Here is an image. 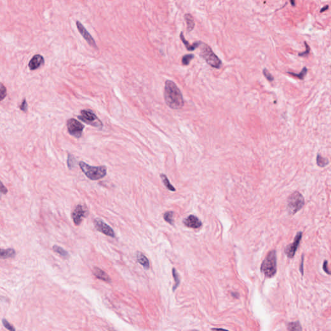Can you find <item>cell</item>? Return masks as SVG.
I'll use <instances>...</instances> for the list:
<instances>
[{
    "mask_svg": "<svg viewBox=\"0 0 331 331\" xmlns=\"http://www.w3.org/2000/svg\"><path fill=\"white\" fill-rule=\"evenodd\" d=\"M164 100L168 107L173 110L181 109L184 105L182 93L171 80H167L164 87Z\"/></svg>",
    "mask_w": 331,
    "mask_h": 331,
    "instance_id": "1",
    "label": "cell"
},
{
    "mask_svg": "<svg viewBox=\"0 0 331 331\" xmlns=\"http://www.w3.org/2000/svg\"><path fill=\"white\" fill-rule=\"evenodd\" d=\"M79 166L86 177L92 181L99 180L107 174V168L105 166H92L84 162L79 163Z\"/></svg>",
    "mask_w": 331,
    "mask_h": 331,
    "instance_id": "2",
    "label": "cell"
},
{
    "mask_svg": "<svg viewBox=\"0 0 331 331\" xmlns=\"http://www.w3.org/2000/svg\"><path fill=\"white\" fill-rule=\"evenodd\" d=\"M261 271L266 278H272L275 275L277 272V257L275 250H272L268 254L261 264Z\"/></svg>",
    "mask_w": 331,
    "mask_h": 331,
    "instance_id": "3",
    "label": "cell"
},
{
    "mask_svg": "<svg viewBox=\"0 0 331 331\" xmlns=\"http://www.w3.org/2000/svg\"><path fill=\"white\" fill-rule=\"evenodd\" d=\"M201 46V56L211 67L216 69H220L222 64L220 58L213 52L212 49L207 44L202 42Z\"/></svg>",
    "mask_w": 331,
    "mask_h": 331,
    "instance_id": "4",
    "label": "cell"
},
{
    "mask_svg": "<svg viewBox=\"0 0 331 331\" xmlns=\"http://www.w3.org/2000/svg\"><path fill=\"white\" fill-rule=\"evenodd\" d=\"M287 202V210L290 215L297 213L305 204L303 196L298 192L292 193L289 196Z\"/></svg>",
    "mask_w": 331,
    "mask_h": 331,
    "instance_id": "5",
    "label": "cell"
},
{
    "mask_svg": "<svg viewBox=\"0 0 331 331\" xmlns=\"http://www.w3.org/2000/svg\"><path fill=\"white\" fill-rule=\"evenodd\" d=\"M78 119L87 124L101 129L103 126L102 122L97 117V116L91 110H82L80 115L78 116Z\"/></svg>",
    "mask_w": 331,
    "mask_h": 331,
    "instance_id": "6",
    "label": "cell"
},
{
    "mask_svg": "<svg viewBox=\"0 0 331 331\" xmlns=\"http://www.w3.org/2000/svg\"><path fill=\"white\" fill-rule=\"evenodd\" d=\"M67 127L69 133L76 138H80L82 135L84 126L75 119H70L67 122Z\"/></svg>",
    "mask_w": 331,
    "mask_h": 331,
    "instance_id": "7",
    "label": "cell"
},
{
    "mask_svg": "<svg viewBox=\"0 0 331 331\" xmlns=\"http://www.w3.org/2000/svg\"><path fill=\"white\" fill-rule=\"evenodd\" d=\"M88 211L84 206L78 204L75 207L72 213V218L75 225L76 226L81 224L82 220L87 216Z\"/></svg>",
    "mask_w": 331,
    "mask_h": 331,
    "instance_id": "8",
    "label": "cell"
},
{
    "mask_svg": "<svg viewBox=\"0 0 331 331\" xmlns=\"http://www.w3.org/2000/svg\"><path fill=\"white\" fill-rule=\"evenodd\" d=\"M302 238V232L299 231L294 238L293 243L287 245L285 248V253L289 258H293L296 254Z\"/></svg>",
    "mask_w": 331,
    "mask_h": 331,
    "instance_id": "9",
    "label": "cell"
},
{
    "mask_svg": "<svg viewBox=\"0 0 331 331\" xmlns=\"http://www.w3.org/2000/svg\"><path fill=\"white\" fill-rule=\"evenodd\" d=\"M76 25L80 34L82 36V37L87 41V43L95 49H98L97 45L94 38L92 37V36L89 34L87 30L84 27V26L82 25V23H80L79 21H76Z\"/></svg>",
    "mask_w": 331,
    "mask_h": 331,
    "instance_id": "10",
    "label": "cell"
},
{
    "mask_svg": "<svg viewBox=\"0 0 331 331\" xmlns=\"http://www.w3.org/2000/svg\"><path fill=\"white\" fill-rule=\"evenodd\" d=\"M94 225H95V228L98 231L102 232V233H103L104 234L107 236L111 237H115V234H114L113 230L101 219H96L94 221Z\"/></svg>",
    "mask_w": 331,
    "mask_h": 331,
    "instance_id": "11",
    "label": "cell"
},
{
    "mask_svg": "<svg viewBox=\"0 0 331 331\" xmlns=\"http://www.w3.org/2000/svg\"><path fill=\"white\" fill-rule=\"evenodd\" d=\"M183 223L185 226L192 228H199L202 226V222L195 216L190 215L188 217L183 220Z\"/></svg>",
    "mask_w": 331,
    "mask_h": 331,
    "instance_id": "12",
    "label": "cell"
},
{
    "mask_svg": "<svg viewBox=\"0 0 331 331\" xmlns=\"http://www.w3.org/2000/svg\"><path fill=\"white\" fill-rule=\"evenodd\" d=\"M44 62V58L41 55H36L30 60L29 63V67L31 71L36 70L41 67L42 65H43Z\"/></svg>",
    "mask_w": 331,
    "mask_h": 331,
    "instance_id": "13",
    "label": "cell"
},
{
    "mask_svg": "<svg viewBox=\"0 0 331 331\" xmlns=\"http://www.w3.org/2000/svg\"><path fill=\"white\" fill-rule=\"evenodd\" d=\"M93 273L94 275L98 279L103 280L107 283H111V280L110 277L107 275L104 271H103L100 268L98 267H94L93 270Z\"/></svg>",
    "mask_w": 331,
    "mask_h": 331,
    "instance_id": "14",
    "label": "cell"
},
{
    "mask_svg": "<svg viewBox=\"0 0 331 331\" xmlns=\"http://www.w3.org/2000/svg\"><path fill=\"white\" fill-rule=\"evenodd\" d=\"M180 38L182 40L183 43L184 44V46H185L186 49L187 51H193L195 50L197 48H198L201 46V44L202 43L201 41H196V42L193 43L192 45H190L189 43V42L185 39L183 32H181L180 34Z\"/></svg>",
    "mask_w": 331,
    "mask_h": 331,
    "instance_id": "15",
    "label": "cell"
},
{
    "mask_svg": "<svg viewBox=\"0 0 331 331\" xmlns=\"http://www.w3.org/2000/svg\"><path fill=\"white\" fill-rule=\"evenodd\" d=\"M137 261L144 267L146 270L149 269V262L148 259L146 257V256H144L142 253L139 252L137 254Z\"/></svg>",
    "mask_w": 331,
    "mask_h": 331,
    "instance_id": "16",
    "label": "cell"
},
{
    "mask_svg": "<svg viewBox=\"0 0 331 331\" xmlns=\"http://www.w3.org/2000/svg\"><path fill=\"white\" fill-rule=\"evenodd\" d=\"M15 256L16 251L13 248H8L7 250L0 248V258L1 259L13 258Z\"/></svg>",
    "mask_w": 331,
    "mask_h": 331,
    "instance_id": "17",
    "label": "cell"
},
{
    "mask_svg": "<svg viewBox=\"0 0 331 331\" xmlns=\"http://www.w3.org/2000/svg\"><path fill=\"white\" fill-rule=\"evenodd\" d=\"M184 20L187 24V31L191 32L195 27V22L193 16L190 14H186L184 15Z\"/></svg>",
    "mask_w": 331,
    "mask_h": 331,
    "instance_id": "18",
    "label": "cell"
},
{
    "mask_svg": "<svg viewBox=\"0 0 331 331\" xmlns=\"http://www.w3.org/2000/svg\"><path fill=\"white\" fill-rule=\"evenodd\" d=\"M316 162H317L318 166L321 167V168L326 167L329 164V161L328 160V158L323 157L319 154H318V155H317Z\"/></svg>",
    "mask_w": 331,
    "mask_h": 331,
    "instance_id": "19",
    "label": "cell"
},
{
    "mask_svg": "<svg viewBox=\"0 0 331 331\" xmlns=\"http://www.w3.org/2000/svg\"><path fill=\"white\" fill-rule=\"evenodd\" d=\"M172 274H173V277L175 280V285H173V289H172L173 292H174L177 289L178 286H179L181 280H180V276L179 275H178L177 271L176 270L175 268H173V269H172Z\"/></svg>",
    "mask_w": 331,
    "mask_h": 331,
    "instance_id": "20",
    "label": "cell"
},
{
    "mask_svg": "<svg viewBox=\"0 0 331 331\" xmlns=\"http://www.w3.org/2000/svg\"><path fill=\"white\" fill-rule=\"evenodd\" d=\"M52 250L55 251L56 253L58 254L59 255H60L61 256L64 257L65 258H67L69 256V253L67 252V251H66V250H64V248H62L61 247L59 246H57V245H54L53 247H52Z\"/></svg>",
    "mask_w": 331,
    "mask_h": 331,
    "instance_id": "21",
    "label": "cell"
},
{
    "mask_svg": "<svg viewBox=\"0 0 331 331\" xmlns=\"http://www.w3.org/2000/svg\"><path fill=\"white\" fill-rule=\"evenodd\" d=\"M160 177H161V178H162V181H163L164 186L166 187L167 189H168L169 190H170L172 192H175L176 190L175 187L171 184L170 182H169V181L168 180V177H166V175L161 174L160 175Z\"/></svg>",
    "mask_w": 331,
    "mask_h": 331,
    "instance_id": "22",
    "label": "cell"
},
{
    "mask_svg": "<svg viewBox=\"0 0 331 331\" xmlns=\"http://www.w3.org/2000/svg\"><path fill=\"white\" fill-rule=\"evenodd\" d=\"M288 74L293 76H295L298 78V79H300L301 80H304V78H305L307 73V68L306 67H304L302 69V71H301V72L298 74L297 73H292V72H287Z\"/></svg>",
    "mask_w": 331,
    "mask_h": 331,
    "instance_id": "23",
    "label": "cell"
},
{
    "mask_svg": "<svg viewBox=\"0 0 331 331\" xmlns=\"http://www.w3.org/2000/svg\"><path fill=\"white\" fill-rule=\"evenodd\" d=\"M173 215H174V212H172V211L166 212L164 214V219L167 222L169 223V224L173 225V222H174Z\"/></svg>",
    "mask_w": 331,
    "mask_h": 331,
    "instance_id": "24",
    "label": "cell"
},
{
    "mask_svg": "<svg viewBox=\"0 0 331 331\" xmlns=\"http://www.w3.org/2000/svg\"><path fill=\"white\" fill-rule=\"evenodd\" d=\"M287 329L289 330H301L302 328L299 322L298 321L296 322H290V323H289L287 325Z\"/></svg>",
    "mask_w": 331,
    "mask_h": 331,
    "instance_id": "25",
    "label": "cell"
},
{
    "mask_svg": "<svg viewBox=\"0 0 331 331\" xmlns=\"http://www.w3.org/2000/svg\"><path fill=\"white\" fill-rule=\"evenodd\" d=\"M195 56L194 55H193V54H187V55H186L184 56H183V58H182V63L184 66H187L189 65V64L190 63V61H192V60H193Z\"/></svg>",
    "mask_w": 331,
    "mask_h": 331,
    "instance_id": "26",
    "label": "cell"
},
{
    "mask_svg": "<svg viewBox=\"0 0 331 331\" xmlns=\"http://www.w3.org/2000/svg\"><path fill=\"white\" fill-rule=\"evenodd\" d=\"M75 164H76L75 158L73 157V155L69 153L68 157H67V166L69 169H73L75 166Z\"/></svg>",
    "mask_w": 331,
    "mask_h": 331,
    "instance_id": "27",
    "label": "cell"
},
{
    "mask_svg": "<svg viewBox=\"0 0 331 331\" xmlns=\"http://www.w3.org/2000/svg\"><path fill=\"white\" fill-rule=\"evenodd\" d=\"M7 88L2 83H0V102L4 99L7 96Z\"/></svg>",
    "mask_w": 331,
    "mask_h": 331,
    "instance_id": "28",
    "label": "cell"
},
{
    "mask_svg": "<svg viewBox=\"0 0 331 331\" xmlns=\"http://www.w3.org/2000/svg\"><path fill=\"white\" fill-rule=\"evenodd\" d=\"M2 323H3V326L8 330H11V331H14L16 330V329L13 327L12 325H11L10 323H8V321L6 319H2Z\"/></svg>",
    "mask_w": 331,
    "mask_h": 331,
    "instance_id": "29",
    "label": "cell"
},
{
    "mask_svg": "<svg viewBox=\"0 0 331 331\" xmlns=\"http://www.w3.org/2000/svg\"><path fill=\"white\" fill-rule=\"evenodd\" d=\"M263 74L265 76V77L268 80V81L272 82L273 80H274V78L273 77V76L271 75V73H269V71H268L266 69H264L263 70Z\"/></svg>",
    "mask_w": 331,
    "mask_h": 331,
    "instance_id": "30",
    "label": "cell"
},
{
    "mask_svg": "<svg viewBox=\"0 0 331 331\" xmlns=\"http://www.w3.org/2000/svg\"><path fill=\"white\" fill-rule=\"evenodd\" d=\"M304 44H305V47H306V50L303 52H301V53H299V56H307L310 53V47L309 46V45L307 44V43L306 41H304Z\"/></svg>",
    "mask_w": 331,
    "mask_h": 331,
    "instance_id": "31",
    "label": "cell"
},
{
    "mask_svg": "<svg viewBox=\"0 0 331 331\" xmlns=\"http://www.w3.org/2000/svg\"><path fill=\"white\" fill-rule=\"evenodd\" d=\"M20 109L23 111V112H27V110H28V104H27V100L26 99H24L22 103V104L20 105Z\"/></svg>",
    "mask_w": 331,
    "mask_h": 331,
    "instance_id": "32",
    "label": "cell"
},
{
    "mask_svg": "<svg viewBox=\"0 0 331 331\" xmlns=\"http://www.w3.org/2000/svg\"><path fill=\"white\" fill-rule=\"evenodd\" d=\"M0 191H1V192H2L3 194H7L8 192L7 187L3 185V184L2 183L1 181H0Z\"/></svg>",
    "mask_w": 331,
    "mask_h": 331,
    "instance_id": "33",
    "label": "cell"
},
{
    "mask_svg": "<svg viewBox=\"0 0 331 331\" xmlns=\"http://www.w3.org/2000/svg\"><path fill=\"white\" fill-rule=\"evenodd\" d=\"M323 268L324 271L328 274H330V272L329 270V268H328V261L327 260H325L324 262V265H323Z\"/></svg>",
    "mask_w": 331,
    "mask_h": 331,
    "instance_id": "34",
    "label": "cell"
},
{
    "mask_svg": "<svg viewBox=\"0 0 331 331\" xmlns=\"http://www.w3.org/2000/svg\"><path fill=\"white\" fill-rule=\"evenodd\" d=\"M303 261H304V256L302 255L301 256V261L299 266V270L301 271V273L302 275H303Z\"/></svg>",
    "mask_w": 331,
    "mask_h": 331,
    "instance_id": "35",
    "label": "cell"
},
{
    "mask_svg": "<svg viewBox=\"0 0 331 331\" xmlns=\"http://www.w3.org/2000/svg\"><path fill=\"white\" fill-rule=\"evenodd\" d=\"M329 5H325V6H324V7L323 8H321V10H320V12H325V11H327V10L329 9Z\"/></svg>",
    "mask_w": 331,
    "mask_h": 331,
    "instance_id": "36",
    "label": "cell"
},
{
    "mask_svg": "<svg viewBox=\"0 0 331 331\" xmlns=\"http://www.w3.org/2000/svg\"><path fill=\"white\" fill-rule=\"evenodd\" d=\"M231 296L233 297H235L236 298H237L239 297V294L238 293H234V292H231Z\"/></svg>",
    "mask_w": 331,
    "mask_h": 331,
    "instance_id": "37",
    "label": "cell"
},
{
    "mask_svg": "<svg viewBox=\"0 0 331 331\" xmlns=\"http://www.w3.org/2000/svg\"><path fill=\"white\" fill-rule=\"evenodd\" d=\"M290 2L291 3L292 6H293V7L296 6V2H295V0H290Z\"/></svg>",
    "mask_w": 331,
    "mask_h": 331,
    "instance_id": "38",
    "label": "cell"
},
{
    "mask_svg": "<svg viewBox=\"0 0 331 331\" xmlns=\"http://www.w3.org/2000/svg\"><path fill=\"white\" fill-rule=\"evenodd\" d=\"M0 199H1V195H0Z\"/></svg>",
    "mask_w": 331,
    "mask_h": 331,
    "instance_id": "39",
    "label": "cell"
}]
</instances>
